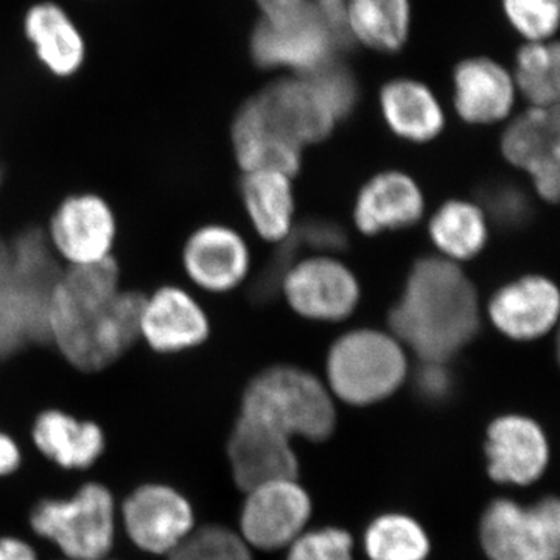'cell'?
<instances>
[{
  "instance_id": "obj_13",
  "label": "cell",
  "mask_w": 560,
  "mask_h": 560,
  "mask_svg": "<svg viewBox=\"0 0 560 560\" xmlns=\"http://www.w3.org/2000/svg\"><path fill=\"white\" fill-rule=\"evenodd\" d=\"M180 265L187 278L208 293L237 289L249 272L250 254L245 238L226 224L197 228L184 242Z\"/></svg>"
},
{
  "instance_id": "obj_8",
  "label": "cell",
  "mask_w": 560,
  "mask_h": 560,
  "mask_svg": "<svg viewBox=\"0 0 560 560\" xmlns=\"http://www.w3.org/2000/svg\"><path fill=\"white\" fill-rule=\"evenodd\" d=\"M44 234L66 268L91 267L114 257L119 223L102 195L77 191L55 208Z\"/></svg>"
},
{
  "instance_id": "obj_4",
  "label": "cell",
  "mask_w": 560,
  "mask_h": 560,
  "mask_svg": "<svg viewBox=\"0 0 560 560\" xmlns=\"http://www.w3.org/2000/svg\"><path fill=\"white\" fill-rule=\"evenodd\" d=\"M241 416L289 440H327L337 423L329 390L311 372L294 366H272L254 377L243 394Z\"/></svg>"
},
{
  "instance_id": "obj_35",
  "label": "cell",
  "mask_w": 560,
  "mask_h": 560,
  "mask_svg": "<svg viewBox=\"0 0 560 560\" xmlns=\"http://www.w3.org/2000/svg\"><path fill=\"white\" fill-rule=\"evenodd\" d=\"M512 24L529 38H545L558 27L559 0H504Z\"/></svg>"
},
{
  "instance_id": "obj_19",
  "label": "cell",
  "mask_w": 560,
  "mask_h": 560,
  "mask_svg": "<svg viewBox=\"0 0 560 560\" xmlns=\"http://www.w3.org/2000/svg\"><path fill=\"white\" fill-rule=\"evenodd\" d=\"M559 291L550 279L525 276L501 287L489 302L493 326L512 340H536L555 326Z\"/></svg>"
},
{
  "instance_id": "obj_36",
  "label": "cell",
  "mask_w": 560,
  "mask_h": 560,
  "mask_svg": "<svg viewBox=\"0 0 560 560\" xmlns=\"http://www.w3.org/2000/svg\"><path fill=\"white\" fill-rule=\"evenodd\" d=\"M301 248L316 250H338L348 245V237L340 224L324 219H308L302 221L296 230L291 231Z\"/></svg>"
},
{
  "instance_id": "obj_28",
  "label": "cell",
  "mask_w": 560,
  "mask_h": 560,
  "mask_svg": "<svg viewBox=\"0 0 560 560\" xmlns=\"http://www.w3.org/2000/svg\"><path fill=\"white\" fill-rule=\"evenodd\" d=\"M408 22V0H352L348 10L349 27L378 50H399L407 39Z\"/></svg>"
},
{
  "instance_id": "obj_5",
  "label": "cell",
  "mask_w": 560,
  "mask_h": 560,
  "mask_svg": "<svg viewBox=\"0 0 560 560\" xmlns=\"http://www.w3.org/2000/svg\"><path fill=\"white\" fill-rule=\"evenodd\" d=\"M407 377V357L383 331L363 329L342 335L327 357L330 389L346 404L364 407L388 399Z\"/></svg>"
},
{
  "instance_id": "obj_18",
  "label": "cell",
  "mask_w": 560,
  "mask_h": 560,
  "mask_svg": "<svg viewBox=\"0 0 560 560\" xmlns=\"http://www.w3.org/2000/svg\"><path fill=\"white\" fill-rule=\"evenodd\" d=\"M264 119L280 135L302 147L324 140L335 117L307 80H283L250 97Z\"/></svg>"
},
{
  "instance_id": "obj_25",
  "label": "cell",
  "mask_w": 560,
  "mask_h": 560,
  "mask_svg": "<svg viewBox=\"0 0 560 560\" xmlns=\"http://www.w3.org/2000/svg\"><path fill=\"white\" fill-rule=\"evenodd\" d=\"M241 197L254 230L268 242H283L293 231L294 198L290 176L280 172H245Z\"/></svg>"
},
{
  "instance_id": "obj_32",
  "label": "cell",
  "mask_w": 560,
  "mask_h": 560,
  "mask_svg": "<svg viewBox=\"0 0 560 560\" xmlns=\"http://www.w3.org/2000/svg\"><path fill=\"white\" fill-rule=\"evenodd\" d=\"M302 79L315 88L335 119H342L353 109L357 102L355 81L349 70L337 62H323L304 72Z\"/></svg>"
},
{
  "instance_id": "obj_7",
  "label": "cell",
  "mask_w": 560,
  "mask_h": 560,
  "mask_svg": "<svg viewBox=\"0 0 560 560\" xmlns=\"http://www.w3.org/2000/svg\"><path fill=\"white\" fill-rule=\"evenodd\" d=\"M480 539L490 560H559V501L551 497L533 506L492 501L482 514Z\"/></svg>"
},
{
  "instance_id": "obj_11",
  "label": "cell",
  "mask_w": 560,
  "mask_h": 560,
  "mask_svg": "<svg viewBox=\"0 0 560 560\" xmlns=\"http://www.w3.org/2000/svg\"><path fill=\"white\" fill-rule=\"evenodd\" d=\"M280 289L294 312L326 323L348 318L360 301V285L353 272L330 257H312L291 265Z\"/></svg>"
},
{
  "instance_id": "obj_42",
  "label": "cell",
  "mask_w": 560,
  "mask_h": 560,
  "mask_svg": "<svg viewBox=\"0 0 560 560\" xmlns=\"http://www.w3.org/2000/svg\"><path fill=\"white\" fill-rule=\"evenodd\" d=\"M103 560H106V559H103Z\"/></svg>"
},
{
  "instance_id": "obj_41",
  "label": "cell",
  "mask_w": 560,
  "mask_h": 560,
  "mask_svg": "<svg viewBox=\"0 0 560 560\" xmlns=\"http://www.w3.org/2000/svg\"><path fill=\"white\" fill-rule=\"evenodd\" d=\"M0 560H38L31 545L14 537L0 539Z\"/></svg>"
},
{
  "instance_id": "obj_12",
  "label": "cell",
  "mask_w": 560,
  "mask_h": 560,
  "mask_svg": "<svg viewBox=\"0 0 560 560\" xmlns=\"http://www.w3.org/2000/svg\"><path fill=\"white\" fill-rule=\"evenodd\" d=\"M124 522L132 544L151 555H172L194 530L189 501L175 489L145 485L124 504Z\"/></svg>"
},
{
  "instance_id": "obj_14",
  "label": "cell",
  "mask_w": 560,
  "mask_h": 560,
  "mask_svg": "<svg viewBox=\"0 0 560 560\" xmlns=\"http://www.w3.org/2000/svg\"><path fill=\"white\" fill-rule=\"evenodd\" d=\"M489 477L503 485L529 486L550 463L547 434L536 420L506 415L493 420L486 441Z\"/></svg>"
},
{
  "instance_id": "obj_31",
  "label": "cell",
  "mask_w": 560,
  "mask_h": 560,
  "mask_svg": "<svg viewBox=\"0 0 560 560\" xmlns=\"http://www.w3.org/2000/svg\"><path fill=\"white\" fill-rule=\"evenodd\" d=\"M171 560H253L249 547L234 530L206 526L191 533L171 555Z\"/></svg>"
},
{
  "instance_id": "obj_37",
  "label": "cell",
  "mask_w": 560,
  "mask_h": 560,
  "mask_svg": "<svg viewBox=\"0 0 560 560\" xmlns=\"http://www.w3.org/2000/svg\"><path fill=\"white\" fill-rule=\"evenodd\" d=\"M447 363L423 361L416 375V385L427 399H444L452 389V374L445 368Z\"/></svg>"
},
{
  "instance_id": "obj_34",
  "label": "cell",
  "mask_w": 560,
  "mask_h": 560,
  "mask_svg": "<svg viewBox=\"0 0 560 560\" xmlns=\"http://www.w3.org/2000/svg\"><path fill=\"white\" fill-rule=\"evenodd\" d=\"M480 200L490 219L506 230L522 226L528 220L530 208L528 197L522 189L510 183H493L482 187Z\"/></svg>"
},
{
  "instance_id": "obj_1",
  "label": "cell",
  "mask_w": 560,
  "mask_h": 560,
  "mask_svg": "<svg viewBox=\"0 0 560 560\" xmlns=\"http://www.w3.org/2000/svg\"><path fill=\"white\" fill-rule=\"evenodd\" d=\"M116 257L91 267L65 268L47 304V341L70 366L98 372L139 341L145 293L121 289Z\"/></svg>"
},
{
  "instance_id": "obj_27",
  "label": "cell",
  "mask_w": 560,
  "mask_h": 560,
  "mask_svg": "<svg viewBox=\"0 0 560 560\" xmlns=\"http://www.w3.org/2000/svg\"><path fill=\"white\" fill-rule=\"evenodd\" d=\"M430 237L452 259H471L488 242L485 210L467 201H447L430 221Z\"/></svg>"
},
{
  "instance_id": "obj_3",
  "label": "cell",
  "mask_w": 560,
  "mask_h": 560,
  "mask_svg": "<svg viewBox=\"0 0 560 560\" xmlns=\"http://www.w3.org/2000/svg\"><path fill=\"white\" fill-rule=\"evenodd\" d=\"M61 271L44 231L0 235V355L47 341V304Z\"/></svg>"
},
{
  "instance_id": "obj_9",
  "label": "cell",
  "mask_w": 560,
  "mask_h": 560,
  "mask_svg": "<svg viewBox=\"0 0 560 560\" xmlns=\"http://www.w3.org/2000/svg\"><path fill=\"white\" fill-rule=\"evenodd\" d=\"M312 517V500L296 478L264 482L246 492L242 539L259 550L290 547Z\"/></svg>"
},
{
  "instance_id": "obj_30",
  "label": "cell",
  "mask_w": 560,
  "mask_h": 560,
  "mask_svg": "<svg viewBox=\"0 0 560 560\" xmlns=\"http://www.w3.org/2000/svg\"><path fill=\"white\" fill-rule=\"evenodd\" d=\"M518 83L537 108H550L559 98L558 46L523 47L518 54Z\"/></svg>"
},
{
  "instance_id": "obj_6",
  "label": "cell",
  "mask_w": 560,
  "mask_h": 560,
  "mask_svg": "<svg viewBox=\"0 0 560 560\" xmlns=\"http://www.w3.org/2000/svg\"><path fill=\"white\" fill-rule=\"evenodd\" d=\"M32 528L54 541L66 560H103L116 534V508L108 489L88 482L69 500H44L31 515Z\"/></svg>"
},
{
  "instance_id": "obj_24",
  "label": "cell",
  "mask_w": 560,
  "mask_h": 560,
  "mask_svg": "<svg viewBox=\"0 0 560 560\" xmlns=\"http://www.w3.org/2000/svg\"><path fill=\"white\" fill-rule=\"evenodd\" d=\"M25 35L43 65L57 77H70L84 61V40L68 13L57 3L32 7L25 16Z\"/></svg>"
},
{
  "instance_id": "obj_15",
  "label": "cell",
  "mask_w": 560,
  "mask_h": 560,
  "mask_svg": "<svg viewBox=\"0 0 560 560\" xmlns=\"http://www.w3.org/2000/svg\"><path fill=\"white\" fill-rule=\"evenodd\" d=\"M504 158L529 173L544 200L559 198V114L556 108H534L518 117L501 139Z\"/></svg>"
},
{
  "instance_id": "obj_16",
  "label": "cell",
  "mask_w": 560,
  "mask_h": 560,
  "mask_svg": "<svg viewBox=\"0 0 560 560\" xmlns=\"http://www.w3.org/2000/svg\"><path fill=\"white\" fill-rule=\"evenodd\" d=\"M290 441L279 431L238 416L228 442L238 488L248 492L264 482L296 478L300 464Z\"/></svg>"
},
{
  "instance_id": "obj_2",
  "label": "cell",
  "mask_w": 560,
  "mask_h": 560,
  "mask_svg": "<svg viewBox=\"0 0 560 560\" xmlns=\"http://www.w3.org/2000/svg\"><path fill=\"white\" fill-rule=\"evenodd\" d=\"M389 326L420 360L447 363L480 329L477 290L452 260L420 259L389 313Z\"/></svg>"
},
{
  "instance_id": "obj_29",
  "label": "cell",
  "mask_w": 560,
  "mask_h": 560,
  "mask_svg": "<svg viewBox=\"0 0 560 560\" xmlns=\"http://www.w3.org/2000/svg\"><path fill=\"white\" fill-rule=\"evenodd\" d=\"M364 548L371 560H425L430 539L410 515L385 514L368 526Z\"/></svg>"
},
{
  "instance_id": "obj_21",
  "label": "cell",
  "mask_w": 560,
  "mask_h": 560,
  "mask_svg": "<svg viewBox=\"0 0 560 560\" xmlns=\"http://www.w3.org/2000/svg\"><path fill=\"white\" fill-rule=\"evenodd\" d=\"M231 140L243 173L272 171L291 178L301 171V147L275 130L250 98L235 114Z\"/></svg>"
},
{
  "instance_id": "obj_20",
  "label": "cell",
  "mask_w": 560,
  "mask_h": 560,
  "mask_svg": "<svg viewBox=\"0 0 560 560\" xmlns=\"http://www.w3.org/2000/svg\"><path fill=\"white\" fill-rule=\"evenodd\" d=\"M423 209L422 190L411 176L385 172L364 184L353 217L363 234L375 235L412 226L422 217Z\"/></svg>"
},
{
  "instance_id": "obj_10",
  "label": "cell",
  "mask_w": 560,
  "mask_h": 560,
  "mask_svg": "<svg viewBox=\"0 0 560 560\" xmlns=\"http://www.w3.org/2000/svg\"><path fill=\"white\" fill-rule=\"evenodd\" d=\"M210 319L189 290L165 283L145 294L139 316V340L160 355H176L209 340Z\"/></svg>"
},
{
  "instance_id": "obj_33",
  "label": "cell",
  "mask_w": 560,
  "mask_h": 560,
  "mask_svg": "<svg viewBox=\"0 0 560 560\" xmlns=\"http://www.w3.org/2000/svg\"><path fill=\"white\" fill-rule=\"evenodd\" d=\"M287 560H353L352 536L340 528L302 533L290 545Z\"/></svg>"
},
{
  "instance_id": "obj_38",
  "label": "cell",
  "mask_w": 560,
  "mask_h": 560,
  "mask_svg": "<svg viewBox=\"0 0 560 560\" xmlns=\"http://www.w3.org/2000/svg\"><path fill=\"white\" fill-rule=\"evenodd\" d=\"M320 11L326 27L329 28L331 36L338 39V43H348V7L346 0H319Z\"/></svg>"
},
{
  "instance_id": "obj_23",
  "label": "cell",
  "mask_w": 560,
  "mask_h": 560,
  "mask_svg": "<svg viewBox=\"0 0 560 560\" xmlns=\"http://www.w3.org/2000/svg\"><path fill=\"white\" fill-rule=\"evenodd\" d=\"M455 105L470 124H492L503 119L514 103V88L508 73L489 60H470L455 73Z\"/></svg>"
},
{
  "instance_id": "obj_40",
  "label": "cell",
  "mask_w": 560,
  "mask_h": 560,
  "mask_svg": "<svg viewBox=\"0 0 560 560\" xmlns=\"http://www.w3.org/2000/svg\"><path fill=\"white\" fill-rule=\"evenodd\" d=\"M21 464V452L9 434L0 433V477L13 474Z\"/></svg>"
},
{
  "instance_id": "obj_22",
  "label": "cell",
  "mask_w": 560,
  "mask_h": 560,
  "mask_svg": "<svg viewBox=\"0 0 560 560\" xmlns=\"http://www.w3.org/2000/svg\"><path fill=\"white\" fill-rule=\"evenodd\" d=\"M32 438L47 458L65 469H88L105 451L101 425L61 410L40 412L33 423Z\"/></svg>"
},
{
  "instance_id": "obj_39",
  "label": "cell",
  "mask_w": 560,
  "mask_h": 560,
  "mask_svg": "<svg viewBox=\"0 0 560 560\" xmlns=\"http://www.w3.org/2000/svg\"><path fill=\"white\" fill-rule=\"evenodd\" d=\"M261 9L272 24H285L296 20L307 9L302 0H259Z\"/></svg>"
},
{
  "instance_id": "obj_26",
  "label": "cell",
  "mask_w": 560,
  "mask_h": 560,
  "mask_svg": "<svg viewBox=\"0 0 560 560\" xmlns=\"http://www.w3.org/2000/svg\"><path fill=\"white\" fill-rule=\"evenodd\" d=\"M382 108L390 130L412 142L434 139L444 127L440 103L415 81H394L385 86Z\"/></svg>"
},
{
  "instance_id": "obj_17",
  "label": "cell",
  "mask_w": 560,
  "mask_h": 560,
  "mask_svg": "<svg viewBox=\"0 0 560 560\" xmlns=\"http://www.w3.org/2000/svg\"><path fill=\"white\" fill-rule=\"evenodd\" d=\"M331 33L312 7L285 24L264 21L250 39V54L261 68L291 66L302 72L329 61Z\"/></svg>"
}]
</instances>
